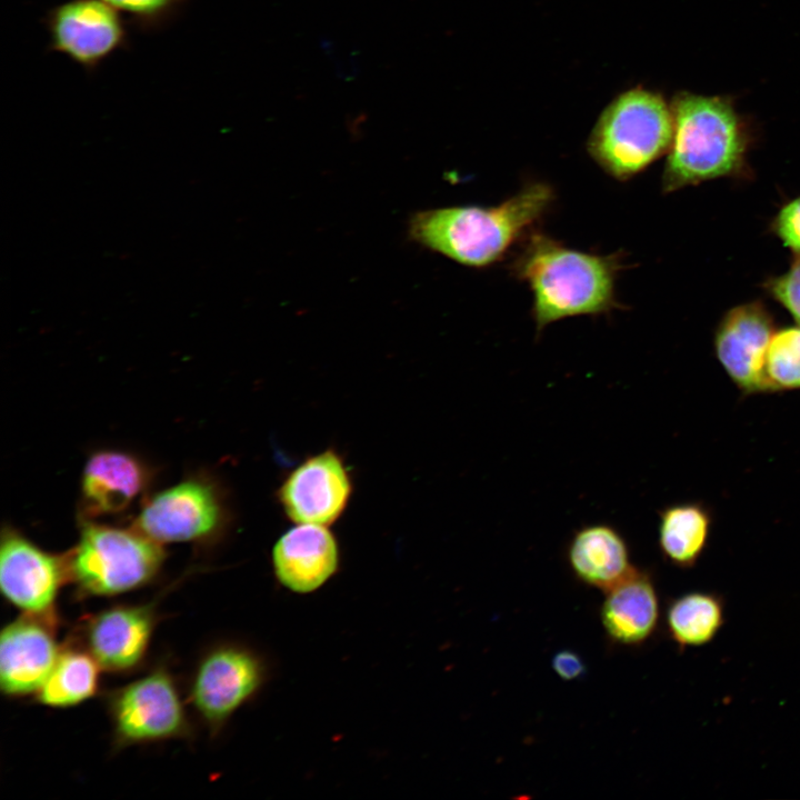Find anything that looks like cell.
I'll use <instances>...</instances> for the list:
<instances>
[{"label":"cell","instance_id":"5b68a950","mask_svg":"<svg viewBox=\"0 0 800 800\" xmlns=\"http://www.w3.org/2000/svg\"><path fill=\"white\" fill-rule=\"evenodd\" d=\"M670 103L641 86L618 94L601 112L587 141L594 162L612 178L631 179L670 148Z\"/></svg>","mask_w":800,"mask_h":800},{"label":"cell","instance_id":"44dd1931","mask_svg":"<svg viewBox=\"0 0 800 800\" xmlns=\"http://www.w3.org/2000/svg\"><path fill=\"white\" fill-rule=\"evenodd\" d=\"M101 670L87 650L68 639L51 672L33 697L38 703L50 708L80 704L99 691Z\"/></svg>","mask_w":800,"mask_h":800},{"label":"cell","instance_id":"8992f818","mask_svg":"<svg viewBox=\"0 0 800 800\" xmlns=\"http://www.w3.org/2000/svg\"><path fill=\"white\" fill-rule=\"evenodd\" d=\"M270 677V664L257 649L224 641L206 650L189 684L188 700L211 737L252 701Z\"/></svg>","mask_w":800,"mask_h":800},{"label":"cell","instance_id":"6da1fadb","mask_svg":"<svg viewBox=\"0 0 800 800\" xmlns=\"http://www.w3.org/2000/svg\"><path fill=\"white\" fill-rule=\"evenodd\" d=\"M553 189L532 182L494 207L457 206L417 211L408 236L417 244L460 264L483 268L499 261L549 210Z\"/></svg>","mask_w":800,"mask_h":800},{"label":"cell","instance_id":"d6986e66","mask_svg":"<svg viewBox=\"0 0 800 800\" xmlns=\"http://www.w3.org/2000/svg\"><path fill=\"white\" fill-rule=\"evenodd\" d=\"M712 518L699 502H679L659 511L658 547L666 561L691 569L700 560L711 533Z\"/></svg>","mask_w":800,"mask_h":800},{"label":"cell","instance_id":"8fae6325","mask_svg":"<svg viewBox=\"0 0 800 800\" xmlns=\"http://www.w3.org/2000/svg\"><path fill=\"white\" fill-rule=\"evenodd\" d=\"M158 620L156 602L117 604L84 617L69 640L103 671L129 673L146 660Z\"/></svg>","mask_w":800,"mask_h":800},{"label":"cell","instance_id":"3957f363","mask_svg":"<svg viewBox=\"0 0 800 800\" xmlns=\"http://www.w3.org/2000/svg\"><path fill=\"white\" fill-rule=\"evenodd\" d=\"M673 134L666 162V192L737 170L748 146L747 124L733 99L677 92L671 101Z\"/></svg>","mask_w":800,"mask_h":800},{"label":"cell","instance_id":"d4e9b609","mask_svg":"<svg viewBox=\"0 0 800 800\" xmlns=\"http://www.w3.org/2000/svg\"><path fill=\"white\" fill-rule=\"evenodd\" d=\"M776 230L783 242L800 254V198L781 210L776 221Z\"/></svg>","mask_w":800,"mask_h":800},{"label":"cell","instance_id":"603a6c76","mask_svg":"<svg viewBox=\"0 0 800 800\" xmlns=\"http://www.w3.org/2000/svg\"><path fill=\"white\" fill-rule=\"evenodd\" d=\"M143 27H157L172 18L184 0H101Z\"/></svg>","mask_w":800,"mask_h":800},{"label":"cell","instance_id":"e0dca14e","mask_svg":"<svg viewBox=\"0 0 800 800\" xmlns=\"http://www.w3.org/2000/svg\"><path fill=\"white\" fill-rule=\"evenodd\" d=\"M603 593L600 621L613 644L639 647L654 636L661 620V604L654 578L648 569L634 566Z\"/></svg>","mask_w":800,"mask_h":800},{"label":"cell","instance_id":"ac0fdd59","mask_svg":"<svg viewBox=\"0 0 800 800\" xmlns=\"http://www.w3.org/2000/svg\"><path fill=\"white\" fill-rule=\"evenodd\" d=\"M566 560L579 582L603 592L634 567L627 539L606 522L578 528L567 543Z\"/></svg>","mask_w":800,"mask_h":800},{"label":"cell","instance_id":"cb8c5ba5","mask_svg":"<svg viewBox=\"0 0 800 800\" xmlns=\"http://www.w3.org/2000/svg\"><path fill=\"white\" fill-rule=\"evenodd\" d=\"M772 292L800 324V260L773 282Z\"/></svg>","mask_w":800,"mask_h":800},{"label":"cell","instance_id":"7402d4cb","mask_svg":"<svg viewBox=\"0 0 800 800\" xmlns=\"http://www.w3.org/2000/svg\"><path fill=\"white\" fill-rule=\"evenodd\" d=\"M766 373L771 391L800 388V327L772 334L767 350Z\"/></svg>","mask_w":800,"mask_h":800},{"label":"cell","instance_id":"2e32d148","mask_svg":"<svg viewBox=\"0 0 800 800\" xmlns=\"http://www.w3.org/2000/svg\"><path fill=\"white\" fill-rule=\"evenodd\" d=\"M150 480L149 467L132 453L110 449L92 453L81 474V520L127 511L144 494Z\"/></svg>","mask_w":800,"mask_h":800},{"label":"cell","instance_id":"7c38bea8","mask_svg":"<svg viewBox=\"0 0 800 800\" xmlns=\"http://www.w3.org/2000/svg\"><path fill=\"white\" fill-rule=\"evenodd\" d=\"M51 51L92 71L127 43L120 12L101 0H68L46 16Z\"/></svg>","mask_w":800,"mask_h":800},{"label":"cell","instance_id":"30bf717a","mask_svg":"<svg viewBox=\"0 0 800 800\" xmlns=\"http://www.w3.org/2000/svg\"><path fill=\"white\" fill-rule=\"evenodd\" d=\"M352 490V476L343 457L328 448L286 473L276 497L291 522L328 527L342 516Z\"/></svg>","mask_w":800,"mask_h":800},{"label":"cell","instance_id":"4fadbf2b","mask_svg":"<svg viewBox=\"0 0 800 800\" xmlns=\"http://www.w3.org/2000/svg\"><path fill=\"white\" fill-rule=\"evenodd\" d=\"M57 626L21 614L0 637V688L9 698L34 696L51 672L61 647Z\"/></svg>","mask_w":800,"mask_h":800},{"label":"cell","instance_id":"277c9868","mask_svg":"<svg viewBox=\"0 0 800 800\" xmlns=\"http://www.w3.org/2000/svg\"><path fill=\"white\" fill-rule=\"evenodd\" d=\"M68 583L78 599L113 597L151 583L166 560L163 544L134 526L81 520L79 539L66 553Z\"/></svg>","mask_w":800,"mask_h":800},{"label":"cell","instance_id":"7a4b0ae2","mask_svg":"<svg viewBox=\"0 0 800 800\" xmlns=\"http://www.w3.org/2000/svg\"><path fill=\"white\" fill-rule=\"evenodd\" d=\"M512 264L528 283L538 332L574 316H596L619 308L614 286L623 264L618 254L600 256L568 248L533 233Z\"/></svg>","mask_w":800,"mask_h":800},{"label":"cell","instance_id":"ffe728a7","mask_svg":"<svg viewBox=\"0 0 800 800\" xmlns=\"http://www.w3.org/2000/svg\"><path fill=\"white\" fill-rule=\"evenodd\" d=\"M726 623V600L713 591L694 590L672 598L666 608L668 637L680 650L711 643Z\"/></svg>","mask_w":800,"mask_h":800},{"label":"cell","instance_id":"9c48e42d","mask_svg":"<svg viewBox=\"0 0 800 800\" xmlns=\"http://www.w3.org/2000/svg\"><path fill=\"white\" fill-rule=\"evenodd\" d=\"M68 583L66 554L41 549L11 526H3L0 543V588L23 614L58 626L57 598Z\"/></svg>","mask_w":800,"mask_h":800},{"label":"cell","instance_id":"52a82bcc","mask_svg":"<svg viewBox=\"0 0 800 800\" xmlns=\"http://www.w3.org/2000/svg\"><path fill=\"white\" fill-rule=\"evenodd\" d=\"M107 709L114 749L188 739L192 733L176 679L163 664L111 691Z\"/></svg>","mask_w":800,"mask_h":800},{"label":"cell","instance_id":"5bb4252c","mask_svg":"<svg viewBox=\"0 0 800 800\" xmlns=\"http://www.w3.org/2000/svg\"><path fill=\"white\" fill-rule=\"evenodd\" d=\"M772 322L756 303L731 310L716 334L717 357L730 379L744 393L771 391L766 373Z\"/></svg>","mask_w":800,"mask_h":800},{"label":"cell","instance_id":"9a60e30c","mask_svg":"<svg viewBox=\"0 0 800 800\" xmlns=\"http://www.w3.org/2000/svg\"><path fill=\"white\" fill-rule=\"evenodd\" d=\"M277 581L297 594L322 588L340 568V549L327 526L299 523L283 532L271 550Z\"/></svg>","mask_w":800,"mask_h":800},{"label":"cell","instance_id":"ba28073f","mask_svg":"<svg viewBox=\"0 0 800 800\" xmlns=\"http://www.w3.org/2000/svg\"><path fill=\"white\" fill-rule=\"evenodd\" d=\"M230 521L222 488L207 477H193L146 500L133 526L161 544L207 543L222 537Z\"/></svg>","mask_w":800,"mask_h":800},{"label":"cell","instance_id":"484cf974","mask_svg":"<svg viewBox=\"0 0 800 800\" xmlns=\"http://www.w3.org/2000/svg\"><path fill=\"white\" fill-rule=\"evenodd\" d=\"M556 674L566 681H572L584 674L586 663L573 650H559L551 659Z\"/></svg>","mask_w":800,"mask_h":800}]
</instances>
